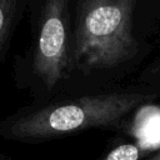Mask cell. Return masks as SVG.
Segmentation results:
<instances>
[{"label":"cell","mask_w":160,"mask_h":160,"mask_svg":"<svg viewBox=\"0 0 160 160\" xmlns=\"http://www.w3.org/2000/svg\"><path fill=\"white\" fill-rule=\"evenodd\" d=\"M151 160H160V150H159V152L155 155V158H152Z\"/></svg>","instance_id":"obj_7"},{"label":"cell","mask_w":160,"mask_h":160,"mask_svg":"<svg viewBox=\"0 0 160 160\" xmlns=\"http://www.w3.org/2000/svg\"><path fill=\"white\" fill-rule=\"evenodd\" d=\"M0 160H16V159H14L11 156H8L6 154H4V152L0 151Z\"/></svg>","instance_id":"obj_6"},{"label":"cell","mask_w":160,"mask_h":160,"mask_svg":"<svg viewBox=\"0 0 160 160\" xmlns=\"http://www.w3.org/2000/svg\"><path fill=\"white\" fill-rule=\"evenodd\" d=\"M71 6L69 0L41 4L30 69L46 91L55 90L74 70Z\"/></svg>","instance_id":"obj_3"},{"label":"cell","mask_w":160,"mask_h":160,"mask_svg":"<svg viewBox=\"0 0 160 160\" xmlns=\"http://www.w3.org/2000/svg\"><path fill=\"white\" fill-rule=\"evenodd\" d=\"M26 4L24 0H0V65Z\"/></svg>","instance_id":"obj_4"},{"label":"cell","mask_w":160,"mask_h":160,"mask_svg":"<svg viewBox=\"0 0 160 160\" xmlns=\"http://www.w3.org/2000/svg\"><path fill=\"white\" fill-rule=\"evenodd\" d=\"M134 0L74 2L72 68L84 74L114 69L138 51L132 32Z\"/></svg>","instance_id":"obj_2"},{"label":"cell","mask_w":160,"mask_h":160,"mask_svg":"<svg viewBox=\"0 0 160 160\" xmlns=\"http://www.w3.org/2000/svg\"><path fill=\"white\" fill-rule=\"evenodd\" d=\"M148 149L139 142H125L111 149L99 160H139Z\"/></svg>","instance_id":"obj_5"},{"label":"cell","mask_w":160,"mask_h":160,"mask_svg":"<svg viewBox=\"0 0 160 160\" xmlns=\"http://www.w3.org/2000/svg\"><path fill=\"white\" fill-rule=\"evenodd\" d=\"M146 99L138 92H109L52 100L4 119L0 136L34 144L95 128H112Z\"/></svg>","instance_id":"obj_1"}]
</instances>
